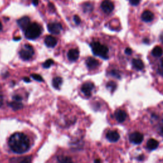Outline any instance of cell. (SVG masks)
I'll return each mask as SVG.
<instances>
[{
  "label": "cell",
  "instance_id": "74e56055",
  "mask_svg": "<svg viewBox=\"0 0 163 163\" xmlns=\"http://www.w3.org/2000/svg\"><path fill=\"white\" fill-rule=\"evenodd\" d=\"M14 40H16V41H17V40H21V37H17V38H14Z\"/></svg>",
  "mask_w": 163,
  "mask_h": 163
},
{
  "label": "cell",
  "instance_id": "4316f807",
  "mask_svg": "<svg viewBox=\"0 0 163 163\" xmlns=\"http://www.w3.org/2000/svg\"><path fill=\"white\" fill-rule=\"evenodd\" d=\"M158 72L160 75L163 76V59L161 61V64H160V66L158 69Z\"/></svg>",
  "mask_w": 163,
  "mask_h": 163
},
{
  "label": "cell",
  "instance_id": "30bf717a",
  "mask_svg": "<svg viewBox=\"0 0 163 163\" xmlns=\"http://www.w3.org/2000/svg\"><path fill=\"white\" fill-rule=\"evenodd\" d=\"M106 138L110 142H116L120 138V135L115 131H110L106 134Z\"/></svg>",
  "mask_w": 163,
  "mask_h": 163
},
{
  "label": "cell",
  "instance_id": "ba28073f",
  "mask_svg": "<svg viewBox=\"0 0 163 163\" xmlns=\"http://www.w3.org/2000/svg\"><path fill=\"white\" fill-rule=\"evenodd\" d=\"M95 88V85L91 82H87L85 83L82 86L81 88L82 92L86 96H91L92 90Z\"/></svg>",
  "mask_w": 163,
  "mask_h": 163
},
{
  "label": "cell",
  "instance_id": "d590c367",
  "mask_svg": "<svg viewBox=\"0 0 163 163\" xmlns=\"http://www.w3.org/2000/svg\"><path fill=\"white\" fill-rule=\"evenodd\" d=\"M138 160H139V161H142L143 159V155H140L139 157H138Z\"/></svg>",
  "mask_w": 163,
  "mask_h": 163
},
{
  "label": "cell",
  "instance_id": "4dcf8cb0",
  "mask_svg": "<svg viewBox=\"0 0 163 163\" xmlns=\"http://www.w3.org/2000/svg\"><path fill=\"white\" fill-rule=\"evenodd\" d=\"M125 52H126V54L127 55H131L132 54V50L130 48H126V50H125Z\"/></svg>",
  "mask_w": 163,
  "mask_h": 163
},
{
  "label": "cell",
  "instance_id": "6da1fadb",
  "mask_svg": "<svg viewBox=\"0 0 163 163\" xmlns=\"http://www.w3.org/2000/svg\"><path fill=\"white\" fill-rule=\"evenodd\" d=\"M8 145L15 153H23L29 148V140L24 133H16L10 138Z\"/></svg>",
  "mask_w": 163,
  "mask_h": 163
},
{
  "label": "cell",
  "instance_id": "5b68a950",
  "mask_svg": "<svg viewBox=\"0 0 163 163\" xmlns=\"http://www.w3.org/2000/svg\"><path fill=\"white\" fill-rule=\"evenodd\" d=\"M102 10L106 14H110L114 10V5L110 0H105L102 2L101 5Z\"/></svg>",
  "mask_w": 163,
  "mask_h": 163
},
{
  "label": "cell",
  "instance_id": "1f68e13d",
  "mask_svg": "<svg viewBox=\"0 0 163 163\" xmlns=\"http://www.w3.org/2000/svg\"><path fill=\"white\" fill-rule=\"evenodd\" d=\"M160 133L163 136V119L161 122V126H160Z\"/></svg>",
  "mask_w": 163,
  "mask_h": 163
},
{
  "label": "cell",
  "instance_id": "f1b7e54d",
  "mask_svg": "<svg viewBox=\"0 0 163 163\" xmlns=\"http://www.w3.org/2000/svg\"><path fill=\"white\" fill-rule=\"evenodd\" d=\"M140 1V0H129V2L131 5L136 6L139 4V3Z\"/></svg>",
  "mask_w": 163,
  "mask_h": 163
},
{
  "label": "cell",
  "instance_id": "2e32d148",
  "mask_svg": "<svg viewBox=\"0 0 163 163\" xmlns=\"http://www.w3.org/2000/svg\"><path fill=\"white\" fill-rule=\"evenodd\" d=\"M132 64L134 68L136 70H142L144 68V64L143 61L139 59H134L132 61Z\"/></svg>",
  "mask_w": 163,
  "mask_h": 163
},
{
  "label": "cell",
  "instance_id": "603a6c76",
  "mask_svg": "<svg viewBox=\"0 0 163 163\" xmlns=\"http://www.w3.org/2000/svg\"><path fill=\"white\" fill-rule=\"evenodd\" d=\"M58 161L60 162H72L71 159L70 158H68V157H59Z\"/></svg>",
  "mask_w": 163,
  "mask_h": 163
},
{
  "label": "cell",
  "instance_id": "9c48e42d",
  "mask_svg": "<svg viewBox=\"0 0 163 163\" xmlns=\"http://www.w3.org/2000/svg\"><path fill=\"white\" fill-rule=\"evenodd\" d=\"M17 24L23 31H26L30 24V19L28 17H23L17 21Z\"/></svg>",
  "mask_w": 163,
  "mask_h": 163
},
{
  "label": "cell",
  "instance_id": "8fae6325",
  "mask_svg": "<svg viewBox=\"0 0 163 163\" xmlns=\"http://www.w3.org/2000/svg\"><path fill=\"white\" fill-rule=\"evenodd\" d=\"M115 116L116 119H117V121L118 122H124L127 118L126 113L124 110H118L117 111H116Z\"/></svg>",
  "mask_w": 163,
  "mask_h": 163
},
{
  "label": "cell",
  "instance_id": "277c9868",
  "mask_svg": "<svg viewBox=\"0 0 163 163\" xmlns=\"http://www.w3.org/2000/svg\"><path fill=\"white\" fill-rule=\"evenodd\" d=\"M34 54V51L33 47L29 44L24 45L19 52L20 57L24 61L29 60L33 58Z\"/></svg>",
  "mask_w": 163,
  "mask_h": 163
},
{
  "label": "cell",
  "instance_id": "e0dca14e",
  "mask_svg": "<svg viewBox=\"0 0 163 163\" xmlns=\"http://www.w3.org/2000/svg\"><path fill=\"white\" fill-rule=\"evenodd\" d=\"M147 148L150 150H155L159 146V142L154 139H150L147 143Z\"/></svg>",
  "mask_w": 163,
  "mask_h": 163
},
{
  "label": "cell",
  "instance_id": "ac0fdd59",
  "mask_svg": "<svg viewBox=\"0 0 163 163\" xmlns=\"http://www.w3.org/2000/svg\"><path fill=\"white\" fill-rule=\"evenodd\" d=\"M62 84V79L61 77H55L52 80V86L55 89H59Z\"/></svg>",
  "mask_w": 163,
  "mask_h": 163
},
{
  "label": "cell",
  "instance_id": "8d00e7d4",
  "mask_svg": "<svg viewBox=\"0 0 163 163\" xmlns=\"http://www.w3.org/2000/svg\"><path fill=\"white\" fill-rule=\"evenodd\" d=\"M160 39H161V42L163 43V33L161 34V36H160Z\"/></svg>",
  "mask_w": 163,
  "mask_h": 163
},
{
  "label": "cell",
  "instance_id": "60d3db41",
  "mask_svg": "<svg viewBox=\"0 0 163 163\" xmlns=\"http://www.w3.org/2000/svg\"><path fill=\"white\" fill-rule=\"evenodd\" d=\"M147 41H149V40L145 39V40H144V42H146V43H147Z\"/></svg>",
  "mask_w": 163,
  "mask_h": 163
},
{
  "label": "cell",
  "instance_id": "9a60e30c",
  "mask_svg": "<svg viewBox=\"0 0 163 163\" xmlns=\"http://www.w3.org/2000/svg\"><path fill=\"white\" fill-rule=\"evenodd\" d=\"M86 65L88 68L92 70V69H95L99 65V62L95 58H89L86 60Z\"/></svg>",
  "mask_w": 163,
  "mask_h": 163
},
{
  "label": "cell",
  "instance_id": "44dd1931",
  "mask_svg": "<svg viewBox=\"0 0 163 163\" xmlns=\"http://www.w3.org/2000/svg\"><path fill=\"white\" fill-rule=\"evenodd\" d=\"M83 9L85 12H90L93 10V5L90 3H86L83 5Z\"/></svg>",
  "mask_w": 163,
  "mask_h": 163
},
{
  "label": "cell",
  "instance_id": "ffe728a7",
  "mask_svg": "<svg viewBox=\"0 0 163 163\" xmlns=\"http://www.w3.org/2000/svg\"><path fill=\"white\" fill-rule=\"evenodd\" d=\"M9 105L10 106V107H12L15 110H19L23 107V105L21 101H14L13 102H11Z\"/></svg>",
  "mask_w": 163,
  "mask_h": 163
},
{
  "label": "cell",
  "instance_id": "8992f818",
  "mask_svg": "<svg viewBox=\"0 0 163 163\" xmlns=\"http://www.w3.org/2000/svg\"><path fill=\"white\" fill-rule=\"evenodd\" d=\"M129 140L131 143L136 145H139L143 142V136L139 132H134L130 134Z\"/></svg>",
  "mask_w": 163,
  "mask_h": 163
},
{
  "label": "cell",
  "instance_id": "5bb4252c",
  "mask_svg": "<svg viewBox=\"0 0 163 163\" xmlns=\"http://www.w3.org/2000/svg\"><path fill=\"white\" fill-rule=\"evenodd\" d=\"M153 17H154V15L152 12H150L149 10H146L145 12H143V13L142 15V18L144 22H146V23H150L153 21Z\"/></svg>",
  "mask_w": 163,
  "mask_h": 163
},
{
  "label": "cell",
  "instance_id": "cb8c5ba5",
  "mask_svg": "<svg viewBox=\"0 0 163 163\" xmlns=\"http://www.w3.org/2000/svg\"><path fill=\"white\" fill-rule=\"evenodd\" d=\"M54 64V61L52 59H48L43 64V67L44 68H49Z\"/></svg>",
  "mask_w": 163,
  "mask_h": 163
},
{
  "label": "cell",
  "instance_id": "83f0119b",
  "mask_svg": "<svg viewBox=\"0 0 163 163\" xmlns=\"http://www.w3.org/2000/svg\"><path fill=\"white\" fill-rule=\"evenodd\" d=\"M73 19H74V21H75V23L76 24H80V23H81V20H80V17L78 16V15H75L74 16V18H73Z\"/></svg>",
  "mask_w": 163,
  "mask_h": 163
},
{
  "label": "cell",
  "instance_id": "3957f363",
  "mask_svg": "<svg viewBox=\"0 0 163 163\" xmlns=\"http://www.w3.org/2000/svg\"><path fill=\"white\" fill-rule=\"evenodd\" d=\"M42 27L38 24L32 23L25 31V36L29 40H35L38 38L42 33Z\"/></svg>",
  "mask_w": 163,
  "mask_h": 163
},
{
  "label": "cell",
  "instance_id": "e575fe53",
  "mask_svg": "<svg viewBox=\"0 0 163 163\" xmlns=\"http://www.w3.org/2000/svg\"><path fill=\"white\" fill-rule=\"evenodd\" d=\"M24 82H30V79L27 77L24 78Z\"/></svg>",
  "mask_w": 163,
  "mask_h": 163
},
{
  "label": "cell",
  "instance_id": "d6986e66",
  "mask_svg": "<svg viewBox=\"0 0 163 163\" xmlns=\"http://www.w3.org/2000/svg\"><path fill=\"white\" fill-rule=\"evenodd\" d=\"M162 53L163 51L162 48L158 46L155 47L152 51V54L153 55V56H154V57H160V56L162 55Z\"/></svg>",
  "mask_w": 163,
  "mask_h": 163
},
{
  "label": "cell",
  "instance_id": "f546056e",
  "mask_svg": "<svg viewBox=\"0 0 163 163\" xmlns=\"http://www.w3.org/2000/svg\"><path fill=\"white\" fill-rule=\"evenodd\" d=\"M13 99H14V101H21V100H22L21 97L20 96H18V95L14 96L13 97Z\"/></svg>",
  "mask_w": 163,
  "mask_h": 163
},
{
  "label": "cell",
  "instance_id": "7a4b0ae2",
  "mask_svg": "<svg viewBox=\"0 0 163 163\" xmlns=\"http://www.w3.org/2000/svg\"><path fill=\"white\" fill-rule=\"evenodd\" d=\"M93 54L96 56L101 58L104 59L108 58V49L106 46L102 45L99 42H92L90 44Z\"/></svg>",
  "mask_w": 163,
  "mask_h": 163
},
{
  "label": "cell",
  "instance_id": "4fadbf2b",
  "mask_svg": "<svg viewBox=\"0 0 163 163\" xmlns=\"http://www.w3.org/2000/svg\"><path fill=\"white\" fill-rule=\"evenodd\" d=\"M68 58L71 61H77L79 58V51L78 49H71L68 53Z\"/></svg>",
  "mask_w": 163,
  "mask_h": 163
},
{
  "label": "cell",
  "instance_id": "836d02e7",
  "mask_svg": "<svg viewBox=\"0 0 163 163\" xmlns=\"http://www.w3.org/2000/svg\"><path fill=\"white\" fill-rule=\"evenodd\" d=\"M32 3L34 6H37L38 5V0H32Z\"/></svg>",
  "mask_w": 163,
  "mask_h": 163
},
{
  "label": "cell",
  "instance_id": "52a82bcc",
  "mask_svg": "<svg viewBox=\"0 0 163 163\" xmlns=\"http://www.w3.org/2000/svg\"><path fill=\"white\" fill-rule=\"evenodd\" d=\"M48 31L54 34H59L62 29V26L59 23H50L47 26Z\"/></svg>",
  "mask_w": 163,
  "mask_h": 163
},
{
  "label": "cell",
  "instance_id": "ab89813d",
  "mask_svg": "<svg viewBox=\"0 0 163 163\" xmlns=\"http://www.w3.org/2000/svg\"><path fill=\"white\" fill-rule=\"evenodd\" d=\"M95 162H101V161H100V160H95Z\"/></svg>",
  "mask_w": 163,
  "mask_h": 163
},
{
  "label": "cell",
  "instance_id": "d6a6232c",
  "mask_svg": "<svg viewBox=\"0 0 163 163\" xmlns=\"http://www.w3.org/2000/svg\"><path fill=\"white\" fill-rule=\"evenodd\" d=\"M3 97L1 94L0 93V106L3 105Z\"/></svg>",
  "mask_w": 163,
  "mask_h": 163
},
{
  "label": "cell",
  "instance_id": "484cf974",
  "mask_svg": "<svg viewBox=\"0 0 163 163\" xmlns=\"http://www.w3.org/2000/svg\"><path fill=\"white\" fill-rule=\"evenodd\" d=\"M31 77H32L33 79H34L36 81H38V82H43V79L42 78V77H41L40 75L33 74V75H31Z\"/></svg>",
  "mask_w": 163,
  "mask_h": 163
},
{
  "label": "cell",
  "instance_id": "d4e9b609",
  "mask_svg": "<svg viewBox=\"0 0 163 163\" xmlns=\"http://www.w3.org/2000/svg\"><path fill=\"white\" fill-rule=\"evenodd\" d=\"M110 75H112V77L118 78V79H120V78H121L120 73H119V72L117 70H112L110 71Z\"/></svg>",
  "mask_w": 163,
  "mask_h": 163
},
{
  "label": "cell",
  "instance_id": "7402d4cb",
  "mask_svg": "<svg viewBox=\"0 0 163 163\" xmlns=\"http://www.w3.org/2000/svg\"><path fill=\"white\" fill-rule=\"evenodd\" d=\"M106 87H107V89L110 90L111 92H114L116 89V88H117V84H116V83H115L114 82L110 81L106 84Z\"/></svg>",
  "mask_w": 163,
  "mask_h": 163
},
{
  "label": "cell",
  "instance_id": "f35d334b",
  "mask_svg": "<svg viewBox=\"0 0 163 163\" xmlns=\"http://www.w3.org/2000/svg\"><path fill=\"white\" fill-rule=\"evenodd\" d=\"M2 28H3V26H2V24L1 23H0V31H1L2 30Z\"/></svg>",
  "mask_w": 163,
  "mask_h": 163
},
{
  "label": "cell",
  "instance_id": "7c38bea8",
  "mask_svg": "<svg viewBox=\"0 0 163 163\" xmlns=\"http://www.w3.org/2000/svg\"><path fill=\"white\" fill-rule=\"evenodd\" d=\"M58 43L55 37L52 36H47L45 39V43L48 47H54Z\"/></svg>",
  "mask_w": 163,
  "mask_h": 163
}]
</instances>
